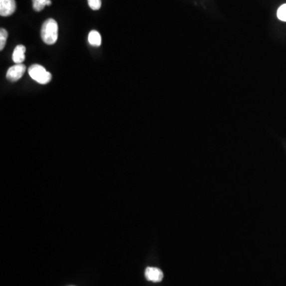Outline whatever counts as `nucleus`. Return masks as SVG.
Segmentation results:
<instances>
[{
	"instance_id": "nucleus-1",
	"label": "nucleus",
	"mask_w": 286,
	"mask_h": 286,
	"mask_svg": "<svg viewBox=\"0 0 286 286\" xmlns=\"http://www.w3.org/2000/svg\"><path fill=\"white\" fill-rule=\"evenodd\" d=\"M43 41L47 45H53L58 38V25L53 18H49L43 23L41 29Z\"/></svg>"
},
{
	"instance_id": "nucleus-5",
	"label": "nucleus",
	"mask_w": 286,
	"mask_h": 286,
	"mask_svg": "<svg viewBox=\"0 0 286 286\" xmlns=\"http://www.w3.org/2000/svg\"><path fill=\"white\" fill-rule=\"evenodd\" d=\"M145 277L152 283H160L164 278L163 272L156 267H147L145 271Z\"/></svg>"
},
{
	"instance_id": "nucleus-9",
	"label": "nucleus",
	"mask_w": 286,
	"mask_h": 286,
	"mask_svg": "<svg viewBox=\"0 0 286 286\" xmlns=\"http://www.w3.org/2000/svg\"><path fill=\"white\" fill-rule=\"evenodd\" d=\"M7 37L8 33L6 29H1V30H0V50H2L4 47H5Z\"/></svg>"
},
{
	"instance_id": "nucleus-6",
	"label": "nucleus",
	"mask_w": 286,
	"mask_h": 286,
	"mask_svg": "<svg viewBox=\"0 0 286 286\" xmlns=\"http://www.w3.org/2000/svg\"><path fill=\"white\" fill-rule=\"evenodd\" d=\"M25 47L22 45H18L15 47L14 53L12 55V60L15 64H22L25 60Z\"/></svg>"
},
{
	"instance_id": "nucleus-10",
	"label": "nucleus",
	"mask_w": 286,
	"mask_h": 286,
	"mask_svg": "<svg viewBox=\"0 0 286 286\" xmlns=\"http://www.w3.org/2000/svg\"><path fill=\"white\" fill-rule=\"evenodd\" d=\"M277 15L281 21H286V3L283 4L279 8Z\"/></svg>"
},
{
	"instance_id": "nucleus-3",
	"label": "nucleus",
	"mask_w": 286,
	"mask_h": 286,
	"mask_svg": "<svg viewBox=\"0 0 286 286\" xmlns=\"http://www.w3.org/2000/svg\"><path fill=\"white\" fill-rule=\"evenodd\" d=\"M25 69L26 68L23 64H15V65L10 67L8 69L6 72V78L10 81H18L23 76Z\"/></svg>"
},
{
	"instance_id": "nucleus-2",
	"label": "nucleus",
	"mask_w": 286,
	"mask_h": 286,
	"mask_svg": "<svg viewBox=\"0 0 286 286\" xmlns=\"http://www.w3.org/2000/svg\"><path fill=\"white\" fill-rule=\"evenodd\" d=\"M28 72L30 77L38 84H46L52 80V74L50 72L46 71V69L40 64H33L29 67Z\"/></svg>"
},
{
	"instance_id": "nucleus-4",
	"label": "nucleus",
	"mask_w": 286,
	"mask_h": 286,
	"mask_svg": "<svg viewBox=\"0 0 286 286\" xmlns=\"http://www.w3.org/2000/svg\"><path fill=\"white\" fill-rule=\"evenodd\" d=\"M15 10V0H0V14L2 17L11 15Z\"/></svg>"
},
{
	"instance_id": "nucleus-11",
	"label": "nucleus",
	"mask_w": 286,
	"mask_h": 286,
	"mask_svg": "<svg viewBox=\"0 0 286 286\" xmlns=\"http://www.w3.org/2000/svg\"><path fill=\"white\" fill-rule=\"evenodd\" d=\"M88 6L94 10H98L101 7V0H88Z\"/></svg>"
},
{
	"instance_id": "nucleus-8",
	"label": "nucleus",
	"mask_w": 286,
	"mask_h": 286,
	"mask_svg": "<svg viewBox=\"0 0 286 286\" xmlns=\"http://www.w3.org/2000/svg\"><path fill=\"white\" fill-rule=\"evenodd\" d=\"M51 0H33V7L36 11H41L45 6H50Z\"/></svg>"
},
{
	"instance_id": "nucleus-7",
	"label": "nucleus",
	"mask_w": 286,
	"mask_h": 286,
	"mask_svg": "<svg viewBox=\"0 0 286 286\" xmlns=\"http://www.w3.org/2000/svg\"><path fill=\"white\" fill-rule=\"evenodd\" d=\"M101 36H100V33L99 32L96 31V30H92L90 32L89 34H88V42L90 43V45H92V46H99L101 45Z\"/></svg>"
}]
</instances>
